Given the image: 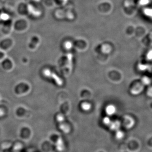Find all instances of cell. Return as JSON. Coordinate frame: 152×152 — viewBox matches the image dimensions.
Returning <instances> with one entry per match:
<instances>
[{"mask_svg":"<svg viewBox=\"0 0 152 152\" xmlns=\"http://www.w3.org/2000/svg\"><path fill=\"white\" fill-rule=\"evenodd\" d=\"M151 10H146L145 11V13L146 14H148V15H151Z\"/></svg>","mask_w":152,"mask_h":152,"instance_id":"9c48e42d","label":"cell"},{"mask_svg":"<svg viewBox=\"0 0 152 152\" xmlns=\"http://www.w3.org/2000/svg\"><path fill=\"white\" fill-rule=\"evenodd\" d=\"M103 121L104 124L106 125H109L111 122L110 119L108 117H105V118H104Z\"/></svg>","mask_w":152,"mask_h":152,"instance_id":"8992f818","label":"cell"},{"mask_svg":"<svg viewBox=\"0 0 152 152\" xmlns=\"http://www.w3.org/2000/svg\"><path fill=\"white\" fill-rule=\"evenodd\" d=\"M110 128L113 130H118L120 128L121 124L118 121H114L111 122L110 125Z\"/></svg>","mask_w":152,"mask_h":152,"instance_id":"7a4b0ae2","label":"cell"},{"mask_svg":"<svg viewBox=\"0 0 152 152\" xmlns=\"http://www.w3.org/2000/svg\"><path fill=\"white\" fill-rule=\"evenodd\" d=\"M124 134L122 131L119 130L116 131V132L115 133V137L118 140H121L124 137Z\"/></svg>","mask_w":152,"mask_h":152,"instance_id":"3957f363","label":"cell"},{"mask_svg":"<svg viewBox=\"0 0 152 152\" xmlns=\"http://www.w3.org/2000/svg\"><path fill=\"white\" fill-rule=\"evenodd\" d=\"M68 65H69V67L71 69H72V55L69 54L68 55Z\"/></svg>","mask_w":152,"mask_h":152,"instance_id":"277c9868","label":"cell"},{"mask_svg":"<svg viewBox=\"0 0 152 152\" xmlns=\"http://www.w3.org/2000/svg\"><path fill=\"white\" fill-rule=\"evenodd\" d=\"M66 45L67 48L68 49L71 48L72 47V44L70 43H67V44Z\"/></svg>","mask_w":152,"mask_h":152,"instance_id":"7c38bea8","label":"cell"},{"mask_svg":"<svg viewBox=\"0 0 152 152\" xmlns=\"http://www.w3.org/2000/svg\"><path fill=\"white\" fill-rule=\"evenodd\" d=\"M139 68H140V69L142 70H143L146 69L147 66L146 65H140L139 66Z\"/></svg>","mask_w":152,"mask_h":152,"instance_id":"ba28073f","label":"cell"},{"mask_svg":"<svg viewBox=\"0 0 152 152\" xmlns=\"http://www.w3.org/2000/svg\"><path fill=\"white\" fill-rule=\"evenodd\" d=\"M142 82L145 85L149 84L151 81H150V79L147 77H145L142 80Z\"/></svg>","mask_w":152,"mask_h":152,"instance_id":"52a82bcc","label":"cell"},{"mask_svg":"<svg viewBox=\"0 0 152 152\" xmlns=\"http://www.w3.org/2000/svg\"><path fill=\"white\" fill-rule=\"evenodd\" d=\"M91 105L89 104L85 103L82 104V108L84 110L88 111L91 109Z\"/></svg>","mask_w":152,"mask_h":152,"instance_id":"5b68a950","label":"cell"},{"mask_svg":"<svg viewBox=\"0 0 152 152\" xmlns=\"http://www.w3.org/2000/svg\"><path fill=\"white\" fill-rule=\"evenodd\" d=\"M148 0H142L141 3L142 4H145L148 3Z\"/></svg>","mask_w":152,"mask_h":152,"instance_id":"8fae6325","label":"cell"},{"mask_svg":"<svg viewBox=\"0 0 152 152\" xmlns=\"http://www.w3.org/2000/svg\"><path fill=\"white\" fill-rule=\"evenodd\" d=\"M106 113L109 115H112L115 113L116 108L115 106L112 105H110L106 108Z\"/></svg>","mask_w":152,"mask_h":152,"instance_id":"6da1fadb","label":"cell"},{"mask_svg":"<svg viewBox=\"0 0 152 152\" xmlns=\"http://www.w3.org/2000/svg\"><path fill=\"white\" fill-rule=\"evenodd\" d=\"M148 58L149 59H151L152 58V52L151 51L148 55Z\"/></svg>","mask_w":152,"mask_h":152,"instance_id":"30bf717a","label":"cell"}]
</instances>
